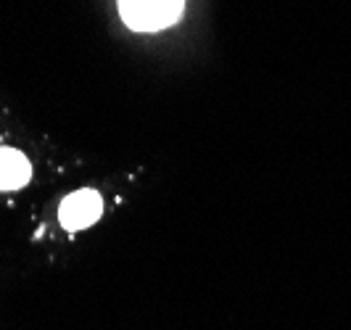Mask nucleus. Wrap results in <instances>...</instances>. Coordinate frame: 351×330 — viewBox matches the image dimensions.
I'll return each instance as SVG.
<instances>
[{"mask_svg":"<svg viewBox=\"0 0 351 330\" xmlns=\"http://www.w3.org/2000/svg\"><path fill=\"white\" fill-rule=\"evenodd\" d=\"M182 11V0H119L124 24L138 32H156L175 24Z\"/></svg>","mask_w":351,"mask_h":330,"instance_id":"1","label":"nucleus"},{"mask_svg":"<svg viewBox=\"0 0 351 330\" xmlns=\"http://www.w3.org/2000/svg\"><path fill=\"white\" fill-rule=\"evenodd\" d=\"M104 214V198L95 191H77L64 198V204L58 209L61 225L66 230H82L90 227L98 217Z\"/></svg>","mask_w":351,"mask_h":330,"instance_id":"2","label":"nucleus"},{"mask_svg":"<svg viewBox=\"0 0 351 330\" xmlns=\"http://www.w3.org/2000/svg\"><path fill=\"white\" fill-rule=\"evenodd\" d=\"M29 180V161L14 148H0V191H16Z\"/></svg>","mask_w":351,"mask_h":330,"instance_id":"3","label":"nucleus"}]
</instances>
